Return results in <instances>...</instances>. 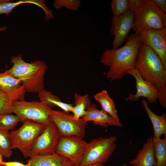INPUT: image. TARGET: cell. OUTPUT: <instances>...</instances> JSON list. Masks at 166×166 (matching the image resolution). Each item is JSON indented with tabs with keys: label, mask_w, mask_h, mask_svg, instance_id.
I'll return each instance as SVG.
<instances>
[{
	"label": "cell",
	"mask_w": 166,
	"mask_h": 166,
	"mask_svg": "<svg viewBox=\"0 0 166 166\" xmlns=\"http://www.w3.org/2000/svg\"><path fill=\"white\" fill-rule=\"evenodd\" d=\"M12 67L6 70L21 82L26 91L35 93L44 89V76L47 66L44 61L25 62L22 56H14L10 58Z\"/></svg>",
	"instance_id": "3957f363"
},
{
	"label": "cell",
	"mask_w": 166,
	"mask_h": 166,
	"mask_svg": "<svg viewBox=\"0 0 166 166\" xmlns=\"http://www.w3.org/2000/svg\"><path fill=\"white\" fill-rule=\"evenodd\" d=\"M20 122L18 117L11 114H0V130L9 131L13 130Z\"/></svg>",
	"instance_id": "d4e9b609"
},
{
	"label": "cell",
	"mask_w": 166,
	"mask_h": 166,
	"mask_svg": "<svg viewBox=\"0 0 166 166\" xmlns=\"http://www.w3.org/2000/svg\"><path fill=\"white\" fill-rule=\"evenodd\" d=\"M60 136L58 130L52 121L45 125L43 130L32 145L30 157L55 153Z\"/></svg>",
	"instance_id": "9c48e42d"
},
{
	"label": "cell",
	"mask_w": 166,
	"mask_h": 166,
	"mask_svg": "<svg viewBox=\"0 0 166 166\" xmlns=\"http://www.w3.org/2000/svg\"><path fill=\"white\" fill-rule=\"evenodd\" d=\"M82 166H105L104 164H100V163H97L94 164L86 165Z\"/></svg>",
	"instance_id": "1f68e13d"
},
{
	"label": "cell",
	"mask_w": 166,
	"mask_h": 166,
	"mask_svg": "<svg viewBox=\"0 0 166 166\" xmlns=\"http://www.w3.org/2000/svg\"><path fill=\"white\" fill-rule=\"evenodd\" d=\"M9 131L0 130V153L3 157L10 158L13 154Z\"/></svg>",
	"instance_id": "cb8c5ba5"
},
{
	"label": "cell",
	"mask_w": 166,
	"mask_h": 166,
	"mask_svg": "<svg viewBox=\"0 0 166 166\" xmlns=\"http://www.w3.org/2000/svg\"><path fill=\"white\" fill-rule=\"evenodd\" d=\"M0 89L12 102L25 100L26 91L21 81L6 70L0 73Z\"/></svg>",
	"instance_id": "5bb4252c"
},
{
	"label": "cell",
	"mask_w": 166,
	"mask_h": 166,
	"mask_svg": "<svg viewBox=\"0 0 166 166\" xmlns=\"http://www.w3.org/2000/svg\"><path fill=\"white\" fill-rule=\"evenodd\" d=\"M94 98L101 105L103 110L116 120L120 121L114 100L109 96L106 90H104L97 93L94 96Z\"/></svg>",
	"instance_id": "44dd1931"
},
{
	"label": "cell",
	"mask_w": 166,
	"mask_h": 166,
	"mask_svg": "<svg viewBox=\"0 0 166 166\" xmlns=\"http://www.w3.org/2000/svg\"><path fill=\"white\" fill-rule=\"evenodd\" d=\"M8 0H0V15L10 13L15 7L23 3L32 4L39 6L44 11L45 16L44 19L48 21L53 18L54 16L52 11L49 10L45 3V1L41 0H20L16 2H11Z\"/></svg>",
	"instance_id": "ac0fdd59"
},
{
	"label": "cell",
	"mask_w": 166,
	"mask_h": 166,
	"mask_svg": "<svg viewBox=\"0 0 166 166\" xmlns=\"http://www.w3.org/2000/svg\"><path fill=\"white\" fill-rule=\"evenodd\" d=\"M133 13L134 23L132 29L137 34L148 29H166V14L151 0H143Z\"/></svg>",
	"instance_id": "277c9868"
},
{
	"label": "cell",
	"mask_w": 166,
	"mask_h": 166,
	"mask_svg": "<svg viewBox=\"0 0 166 166\" xmlns=\"http://www.w3.org/2000/svg\"><path fill=\"white\" fill-rule=\"evenodd\" d=\"M111 7L113 16L121 14L130 10L128 0H113Z\"/></svg>",
	"instance_id": "484cf974"
},
{
	"label": "cell",
	"mask_w": 166,
	"mask_h": 166,
	"mask_svg": "<svg viewBox=\"0 0 166 166\" xmlns=\"http://www.w3.org/2000/svg\"><path fill=\"white\" fill-rule=\"evenodd\" d=\"M135 68L142 78L159 91L158 100L166 108V69L157 54L150 47L141 44L135 59Z\"/></svg>",
	"instance_id": "7a4b0ae2"
},
{
	"label": "cell",
	"mask_w": 166,
	"mask_h": 166,
	"mask_svg": "<svg viewBox=\"0 0 166 166\" xmlns=\"http://www.w3.org/2000/svg\"><path fill=\"white\" fill-rule=\"evenodd\" d=\"M87 143L81 137L60 136L55 153L68 159L73 166H79Z\"/></svg>",
	"instance_id": "30bf717a"
},
{
	"label": "cell",
	"mask_w": 166,
	"mask_h": 166,
	"mask_svg": "<svg viewBox=\"0 0 166 166\" xmlns=\"http://www.w3.org/2000/svg\"><path fill=\"white\" fill-rule=\"evenodd\" d=\"M12 102L0 89V114H11Z\"/></svg>",
	"instance_id": "83f0119b"
},
{
	"label": "cell",
	"mask_w": 166,
	"mask_h": 166,
	"mask_svg": "<svg viewBox=\"0 0 166 166\" xmlns=\"http://www.w3.org/2000/svg\"><path fill=\"white\" fill-rule=\"evenodd\" d=\"M134 23L133 11L129 10L116 16H113L111 19V34L114 36L112 43L113 49H117L122 45L127 38Z\"/></svg>",
	"instance_id": "8fae6325"
},
{
	"label": "cell",
	"mask_w": 166,
	"mask_h": 166,
	"mask_svg": "<svg viewBox=\"0 0 166 166\" xmlns=\"http://www.w3.org/2000/svg\"><path fill=\"white\" fill-rule=\"evenodd\" d=\"M22 123L18 129L9 132L12 149H19L26 159L30 157L32 145L43 130L45 125L29 120Z\"/></svg>",
	"instance_id": "52a82bcc"
},
{
	"label": "cell",
	"mask_w": 166,
	"mask_h": 166,
	"mask_svg": "<svg viewBox=\"0 0 166 166\" xmlns=\"http://www.w3.org/2000/svg\"><path fill=\"white\" fill-rule=\"evenodd\" d=\"M81 2L79 0H55L54 1V7L59 9L63 7L67 9L76 11L80 7Z\"/></svg>",
	"instance_id": "4316f807"
},
{
	"label": "cell",
	"mask_w": 166,
	"mask_h": 166,
	"mask_svg": "<svg viewBox=\"0 0 166 166\" xmlns=\"http://www.w3.org/2000/svg\"><path fill=\"white\" fill-rule=\"evenodd\" d=\"M126 74L132 76L135 78L136 92L135 94L130 93L127 100L135 101L141 97L145 98L148 103L153 104L156 102L159 92L151 83L144 80L138 70L135 68L127 71Z\"/></svg>",
	"instance_id": "4fadbf2b"
},
{
	"label": "cell",
	"mask_w": 166,
	"mask_h": 166,
	"mask_svg": "<svg viewBox=\"0 0 166 166\" xmlns=\"http://www.w3.org/2000/svg\"><path fill=\"white\" fill-rule=\"evenodd\" d=\"M38 93L40 101L46 104L52 108L58 107L65 112H71L73 106V104L62 102L57 97L44 89L40 90Z\"/></svg>",
	"instance_id": "ffe728a7"
},
{
	"label": "cell",
	"mask_w": 166,
	"mask_h": 166,
	"mask_svg": "<svg viewBox=\"0 0 166 166\" xmlns=\"http://www.w3.org/2000/svg\"><path fill=\"white\" fill-rule=\"evenodd\" d=\"M138 34L141 43L153 50L166 69V29L146 30Z\"/></svg>",
	"instance_id": "7c38bea8"
},
{
	"label": "cell",
	"mask_w": 166,
	"mask_h": 166,
	"mask_svg": "<svg viewBox=\"0 0 166 166\" xmlns=\"http://www.w3.org/2000/svg\"><path fill=\"white\" fill-rule=\"evenodd\" d=\"M6 29V27L5 26L2 27L0 28V32L2 31L5 30Z\"/></svg>",
	"instance_id": "836d02e7"
},
{
	"label": "cell",
	"mask_w": 166,
	"mask_h": 166,
	"mask_svg": "<svg viewBox=\"0 0 166 166\" xmlns=\"http://www.w3.org/2000/svg\"><path fill=\"white\" fill-rule=\"evenodd\" d=\"M52 108L41 101L29 102L18 101L12 102V113L17 115L23 122L31 121L45 125L51 121L50 114Z\"/></svg>",
	"instance_id": "8992f818"
},
{
	"label": "cell",
	"mask_w": 166,
	"mask_h": 166,
	"mask_svg": "<svg viewBox=\"0 0 166 166\" xmlns=\"http://www.w3.org/2000/svg\"><path fill=\"white\" fill-rule=\"evenodd\" d=\"M3 156L0 153V166H1V164L2 162L3 161Z\"/></svg>",
	"instance_id": "d6a6232c"
},
{
	"label": "cell",
	"mask_w": 166,
	"mask_h": 166,
	"mask_svg": "<svg viewBox=\"0 0 166 166\" xmlns=\"http://www.w3.org/2000/svg\"><path fill=\"white\" fill-rule=\"evenodd\" d=\"M143 0H128L130 10L133 11L141 4Z\"/></svg>",
	"instance_id": "4dcf8cb0"
},
{
	"label": "cell",
	"mask_w": 166,
	"mask_h": 166,
	"mask_svg": "<svg viewBox=\"0 0 166 166\" xmlns=\"http://www.w3.org/2000/svg\"><path fill=\"white\" fill-rule=\"evenodd\" d=\"M142 103L147 116L152 123L153 129V137L160 138L162 135H166V113L164 112L158 115L149 108L147 102L143 99Z\"/></svg>",
	"instance_id": "d6986e66"
},
{
	"label": "cell",
	"mask_w": 166,
	"mask_h": 166,
	"mask_svg": "<svg viewBox=\"0 0 166 166\" xmlns=\"http://www.w3.org/2000/svg\"><path fill=\"white\" fill-rule=\"evenodd\" d=\"M51 121L58 130L60 136L81 137L85 135L87 125L82 118L77 119L73 115L63 111L52 109Z\"/></svg>",
	"instance_id": "ba28073f"
},
{
	"label": "cell",
	"mask_w": 166,
	"mask_h": 166,
	"mask_svg": "<svg viewBox=\"0 0 166 166\" xmlns=\"http://www.w3.org/2000/svg\"><path fill=\"white\" fill-rule=\"evenodd\" d=\"M1 165L2 166H29L27 163L26 164H24L18 161L5 162L3 161L2 162Z\"/></svg>",
	"instance_id": "f546056e"
},
{
	"label": "cell",
	"mask_w": 166,
	"mask_h": 166,
	"mask_svg": "<svg viewBox=\"0 0 166 166\" xmlns=\"http://www.w3.org/2000/svg\"><path fill=\"white\" fill-rule=\"evenodd\" d=\"M81 118L86 122L93 121L94 125L105 128L109 126L119 127L124 126L121 121L116 120L102 110L97 109L94 104H91L87 108L85 114Z\"/></svg>",
	"instance_id": "9a60e30c"
},
{
	"label": "cell",
	"mask_w": 166,
	"mask_h": 166,
	"mask_svg": "<svg viewBox=\"0 0 166 166\" xmlns=\"http://www.w3.org/2000/svg\"><path fill=\"white\" fill-rule=\"evenodd\" d=\"M154 152L153 137L148 138L135 158L129 162L131 166H153Z\"/></svg>",
	"instance_id": "2e32d148"
},
{
	"label": "cell",
	"mask_w": 166,
	"mask_h": 166,
	"mask_svg": "<svg viewBox=\"0 0 166 166\" xmlns=\"http://www.w3.org/2000/svg\"><path fill=\"white\" fill-rule=\"evenodd\" d=\"M117 137H100L87 143L79 166L106 163L116 147Z\"/></svg>",
	"instance_id": "5b68a950"
},
{
	"label": "cell",
	"mask_w": 166,
	"mask_h": 166,
	"mask_svg": "<svg viewBox=\"0 0 166 166\" xmlns=\"http://www.w3.org/2000/svg\"><path fill=\"white\" fill-rule=\"evenodd\" d=\"M152 2L160 9L164 13L166 14V0H151Z\"/></svg>",
	"instance_id": "f1b7e54d"
},
{
	"label": "cell",
	"mask_w": 166,
	"mask_h": 166,
	"mask_svg": "<svg viewBox=\"0 0 166 166\" xmlns=\"http://www.w3.org/2000/svg\"><path fill=\"white\" fill-rule=\"evenodd\" d=\"M154 152L153 166H166V135L164 138L153 137Z\"/></svg>",
	"instance_id": "7402d4cb"
},
{
	"label": "cell",
	"mask_w": 166,
	"mask_h": 166,
	"mask_svg": "<svg viewBox=\"0 0 166 166\" xmlns=\"http://www.w3.org/2000/svg\"><path fill=\"white\" fill-rule=\"evenodd\" d=\"M141 44L139 35L135 33L121 47L106 49L102 54L100 62L109 67L106 78L111 81L120 80L127 71L135 68V59Z\"/></svg>",
	"instance_id": "6da1fadb"
},
{
	"label": "cell",
	"mask_w": 166,
	"mask_h": 166,
	"mask_svg": "<svg viewBox=\"0 0 166 166\" xmlns=\"http://www.w3.org/2000/svg\"><path fill=\"white\" fill-rule=\"evenodd\" d=\"M121 166H128L126 164L124 163L121 165Z\"/></svg>",
	"instance_id": "e575fe53"
},
{
	"label": "cell",
	"mask_w": 166,
	"mask_h": 166,
	"mask_svg": "<svg viewBox=\"0 0 166 166\" xmlns=\"http://www.w3.org/2000/svg\"><path fill=\"white\" fill-rule=\"evenodd\" d=\"M27 162L29 166H73L68 159L56 153L31 157Z\"/></svg>",
	"instance_id": "e0dca14e"
},
{
	"label": "cell",
	"mask_w": 166,
	"mask_h": 166,
	"mask_svg": "<svg viewBox=\"0 0 166 166\" xmlns=\"http://www.w3.org/2000/svg\"><path fill=\"white\" fill-rule=\"evenodd\" d=\"M74 97V105L71 112L74 118L79 119L85 114L87 108L91 104V101L88 94L81 95L75 93Z\"/></svg>",
	"instance_id": "603a6c76"
}]
</instances>
